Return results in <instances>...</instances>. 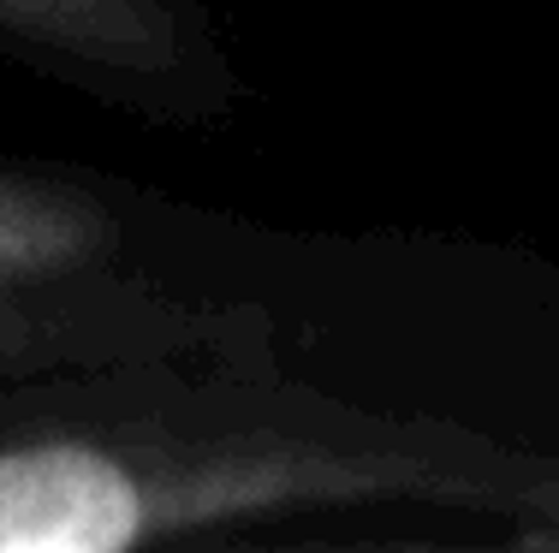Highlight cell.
Wrapping results in <instances>:
<instances>
[{
    "label": "cell",
    "instance_id": "1",
    "mask_svg": "<svg viewBox=\"0 0 559 553\" xmlns=\"http://www.w3.org/2000/svg\"><path fill=\"white\" fill-rule=\"evenodd\" d=\"M554 458L316 393L269 351L60 369L0 387V553H126L357 506L512 518Z\"/></svg>",
    "mask_w": 559,
    "mask_h": 553
},
{
    "label": "cell",
    "instance_id": "2",
    "mask_svg": "<svg viewBox=\"0 0 559 553\" xmlns=\"http://www.w3.org/2000/svg\"><path fill=\"white\" fill-rule=\"evenodd\" d=\"M119 215L90 184L0 167V322L66 310L126 280Z\"/></svg>",
    "mask_w": 559,
    "mask_h": 553
},
{
    "label": "cell",
    "instance_id": "3",
    "mask_svg": "<svg viewBox=\"0 0 559 553\" xmlns=\"http://www.w3.org/2000/svg\"><path fill=\"white\" fill-rule=\"evenodd\" d=\"M0 36L126 84H179L191 65L185 24L167 0H0Z\"/></svg>",
    "mask_w": 559,
    "mask_h": 553
},
{
    "label": "cell",
    "instance_id": "4",
    "mask_svg": "<svg viewBox=\"0 0 559 553\" xmlns=\"http://www.w3.org/2000/svg\"><path fill=\"white\" fill-rule=\"evenodd\" d=\"M512 542L518 548H559V458L536 482V494L512 512Z\"/></svg>",
    "mask_w": 559,
    "mask_h": 553
}]
</instances>
